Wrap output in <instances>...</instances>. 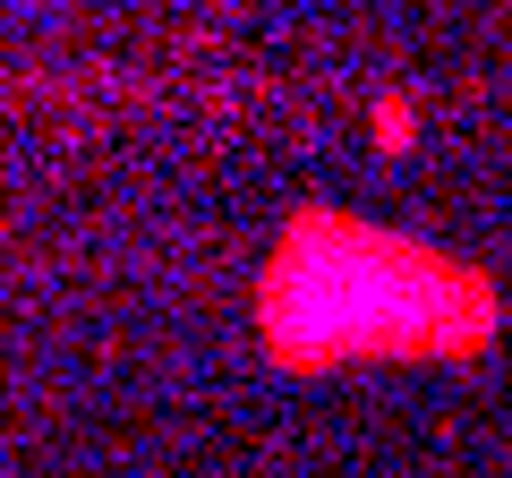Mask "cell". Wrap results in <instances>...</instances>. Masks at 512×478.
Returning a JSON list of instances; mask_svg holds the SVG:
<instances>
[{
    "label": "cell",
    "instance_id": "1",
    "mask_svg": "<svg viewBox=\"0 0 512 478\" xmlns=\"http://www.w3.org/2000/svg\"><path fill=\"white\" fill-rule=\"evenodd\" d=\"M495 333V282L427 239H393L350 214L282 222L256 274V342L291 376L342 359H470Z\"/></svg>",
    "mask_w": 512,
    "mask_h": 478
},
{
    "label": "cell",
    "instance_id": "2",
    "mask_svg": "<svg viewBox=\"0 0 512 478\" xmlns=\"http://www.w3.org/2000/svg\"><path fill=\"white\" fill-rule=\"evenodd\" d=\"M410 129H419V94H402V86L376 94V146H384V154H402Z\"/></svg>",
    "mask_w": 512,
    "mask_h": 478
}]
</instances>
